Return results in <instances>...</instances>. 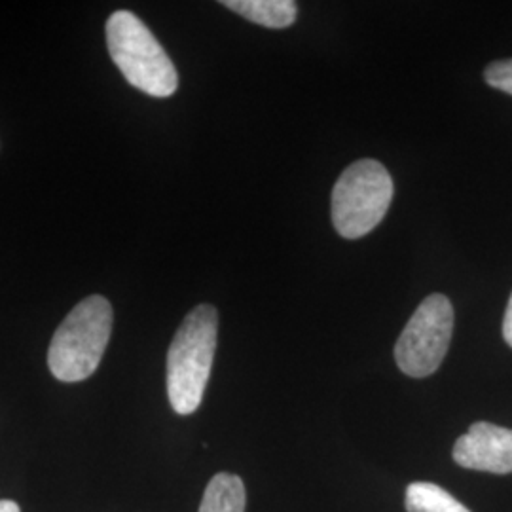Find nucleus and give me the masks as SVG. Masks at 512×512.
Wrapping results in <instances>:
<instances>
[{"mask_svg":"<svg viewBox=\"0 0 512 512\" xmlns=\"http://www.w3.org/2000/svg\"><path fill=\"white\" fill-rule=\"evenodd\" d=\"M393 179L378 160H359L340 175L332 190V224L346 239L370 234L393 200Z\"/></svg>","mask_w":512,"mask_h":512,"instance_id":"4","label":"nucleus"},{"mask_svg":"<svg viewBox=\"0 0 512 512\" xmlns=\"http://www.w3.org/2000/svg\"><path fill=\"white\" fill-rule=\"evenodd\" d=\"M107 46L114 65L129 84L152 97L177 92L179 74L158 38L133 12H114L107 21Z\"/></svg>","mask_w":512,"mask_h":512,"instance_id":"3","label":"nucleus"},{"mask_svg":"<svg viewBox=\"0 0 512 512\" xmlns=\"http://www.w3.org/2000/svg\"><path fill=\"white\" fill-rule=\"evenodd\" d=\"M404 507L408 512H473L454 495L431 482H412L406 488Z\"/></svg>","mask_w":512,"mask_h":512,"instance_id":"9","label":"nucleus"},{"mask_svg":"<svg viewBox=\"0 0 512 512\" xmlns=\"http://www.w3.org/2000/svg\"><path fill=\"white\" fill-rule=\"evenodd\" d=\"M452 456L463 469L509 475L512 473V429L476 421L456 440Z\"/></svg>","mask_w":512,"mask_h":512,"instance_id":"6","label":"nucleus"},{"mask_svg":"<svg viewBox=\"0 0 512 512\" xmlns=\"http://www.w3.org/2000/svg\"><path fill=\"white\" fill-rule=\"evenodd\" d=\"M112 306L105 296L84 298L55 330L48 366L59 382H82L101 363L112 332Z\"/></svg>","mask_w":512,"mask_h":512,"instance_id":"2","label":"nucleus"},{"mask_svg":"<svg viewBox=\"0 0 512 512\" xmlns=\"http://www.w3.org/2000/svg\"><path fill=\"white\" fill-rule=\"evenodd\" d=\"M484 78L488 86L512 95V59L490 63L484 71Z\"/></svg>","mask_w":512,"mask_h":512,"instance_id":"10","label":"nucleus"},{"mask_svg":"<svg viewBox=\"0 0 512 512\" xmlns=\"http://www.w3.org/2000/svg\"><path fill=\"white\" fill-rule=\"evenodd\" d=\"M454 332V308L444 294L427 296L395 344V361L406 376L427 378L442 365Z\"/></svg>","mask_w":512,"mask_h":512,"instance_id":"5","label":"nucleus"},{"mask_svg":"<svg viewBox=\"0 0 512 512\" xmlns=\"http://www.w3.org/2000/svg\"><path fill=\"white\" fill-rule=\"evenodd\" d=\"M0 512H21L16 501L10 499H0Z\"/></svg>","mask_w":512,"mask_h":512,"instance_id":"12","label":"nucleus"},{"mask_svg":"<svg viewBox=\"0 0 512 512\" xmlns=\"http://www.w3.org/2000/svg\"><path fill=\"white\" fill-rule=\"evenodd\" d=\"M503 338L512 348V294L507 311H505V319H503Z\"/></svg>","mask_w":512,"mask_h":512,"instance_id":"11","label":"nucleus"},{"mask_svg":"<svg viewBox=\"0 0 512 512\" xmlns=\"http://www.w3.org/2000/svg\"><path fill=\"white\" fill-rule=\"evenodd\" d=\"M219 315L209 304L184 317L167 351V397L181 416L194 414L203 401L217 349Z\"/></svg>","mask_w":512,"mask_h":512,"instance_id":"1","label":"nucleus"},{"mask_svg":"<svg viewBox=\"0 0 512 512\" xmlns=\"http://www.w3.org/2000/svg\"><path fill=\"white\" fill-rule=\"evenodd\" d=\"M247 495L243 480L230 473L213 476L205 488L200 512H245Z\"/></svg>","mask_w":512,"mask_h":512,"instance_id":"8","label":"nucleus"},{"mask_svg":"<svg viewBox=\"0 0 512 512\" xmlns=\"http://www.w3.org/2000/svg\"><path fill=\"white\" fill-rule=\"evenodd\" d=\"M220 4L241 18L268 29H287L296 21L298 14L294 0H224Z\"/></svg>","mask_w":512,"mask_h":512,"instance_id":"7","label":"nucleus"}]
</instances>
